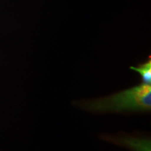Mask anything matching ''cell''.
<instances>
[{
    "mask_svg": "<svg viewBox=\"0 0 151 151\" xmlns=\"http://www.w3.org/2000/svg\"><path fill=\"white\" fill-rule=\"evenodd\" d=\"M79 108L94 113L150 112L151 86L141 83L105 97L75 101Z\"/></svg>",
    "mask_w": 151,
    "mask_h": 151,
    "instance_id": "obj_1",
    "label": "cell"
},
{
    "mask_svg": "<svg viewBox=\"0 0 151 151\" xmlns=\"http://www.w3.org/2000/svg\"><path fill=\"white\" fill-rule=\"evenodd\" d=\"M109 139L118 144L129 147L136 151H150V142L148 139L145 140L127 137H109Z\"/></svg>",
    "mask_w": 151,
    "mask_h": 151,
    "instance_id": "obj_2",
    "label": "cell"
},
{
    "mask_svg": "<svg viewBox=\"0 0 151 151\" xmlns=\"http://www.w3.org/2000/svg\"><path fill=\"white\" fill-rule=\"evenodd\" d=\"M132 70L137 71L141 76L142 83L145 84L151 85V60L150 57H149V59L140 64L137 67H130Z\"/></svg>",
    "mask_w": 151,
    "mask_h": 151,
    "instance_id": "obj_3",
    "label": "cell"
}]
</instances>
